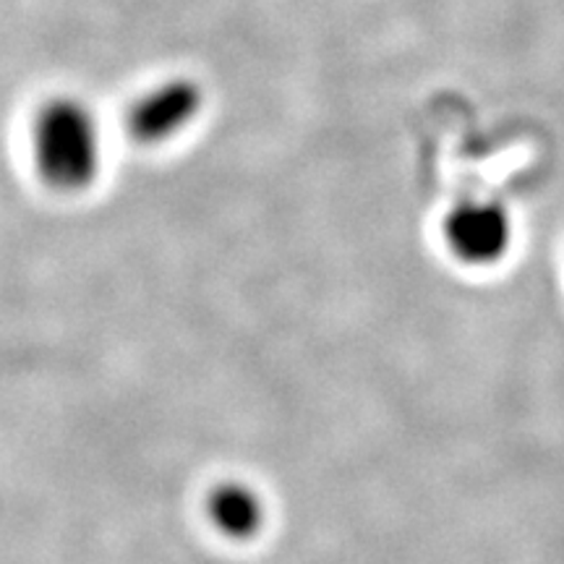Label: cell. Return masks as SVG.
<instances>
[{
    "label": "cell",
    "instance_id": "6da1fadb",
    "mask_svg": "<svg viewBox=\"0 0 564 564\" xmlns=\"http://www.w3.org/2000/svg\"><path fill=\"white\" fill-rule=\"evenodd\" d=\"M30 158L34 173L53 192L89 188L102 167V131L95 110L70 95L40 102L30 121Z\"/></svg>",
    "mask_w": 564,
    "mask_h": 564
},
{
    "label": "cell",
    "instance_id": "7a4b0ae2",
    "mask_svg": "<svg viewBox=\"0 0 564 564\" xmlns=\"http://www.w3.org/2000/svg\"><path fill=\"white\" fill-rule=\"evenodd\" d=\"M444 243L457 262L491 267L512 246V217L499 202L465 199L444 217Z\"/></svg>",
    "mask_w": 564,
    "mask_h": 564
},
{
    "label": "cell",
    "instance_id": "3957f363",
    "mask_svg": "<svg viewBox=\"0 0 564 564\" xmlns=\"http://www.w3.org/2000/svg\"><path fill=\"white\" fill-rule=\"evenodd\" d=\"M202 102L204 95L199 84L175 76V79H165L141 91L131 102L126 123H129L131 137L139 139L141 144H162L194 123Z\"/></svg>",
    "mask_w": 564,
    "mask_h": 564
},
{
    "label": "cell",
    "instance_id": "277c9868",
    "mask_svg": "<svg viewBox=\"0 0 564 564\" xmlns=\"http://www.w3.org/2000/svg\"><path fill=\"white\" fill-rule=\"evenodd\" d=\"M207 518L217 533L230 541H251L264 531V497L243 481H223L209 491Z\"/></svg>",
    "mask_w": 564,
    "mask_h": 564
}]
</instances>
